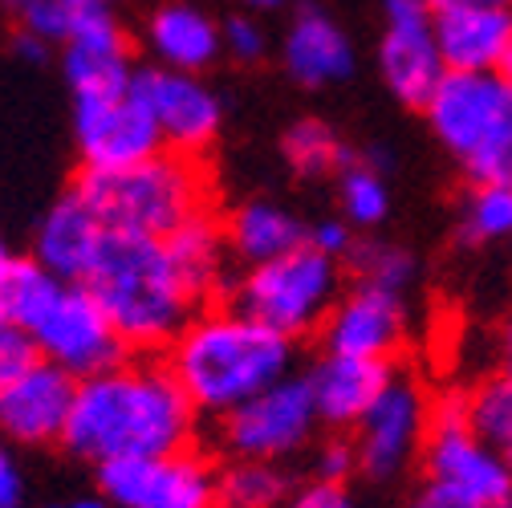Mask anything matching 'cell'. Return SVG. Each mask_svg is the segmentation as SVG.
Wrapping results in <instances>:
<instances>
[{
  "mask_svg": "<svg viewBox=\"0 0 512 508\" xmlns=\"http://www.w3.org/2000/svg\"><path fill=\"white\" fill-rule=\"evenodd\" d=\"M350 261H354V273L366 281V285H382L391 293H403L415 277V257L395 244H382V240H366V244H354L350 248Z\"/></svg>",
  "mask_w": 512,
  "mask_h": 508,
  "instance_id": "obj_29",
  "label": "cell"
},
{
  "mask_svg": "<svg viewBox=\"0 0 512 508\" xmlns=\"http://www.w3.org/2000/svg\"><path fill=\"white\" fill-rule=\"evenodd\" d=\"M423 464L431 484L452 488L480 508H508L512 500V468L472 431L468 395H439L427 415Z\"/></svg>",
  "mask_w": 512,
  "mask_h": 508,
  "instance_id": "obj_7",
  "label": "cell"
},
{
  "mask_svg": "<svg viewBox=\"0 0 512 508\" xmlns=\"http://www.w3.org/2000/svg\"><path fill=\"white\" fill-rule=\"evenodd\" d=\"M354 468H358V452L350 448L346 439H330L326 448L317 452V476L330 480V484H342Z\"/></svg>",
  "mask_w": 512,
  "mask_h": 508,
  "instance_id": "obj_34",
  "label": "cell"
},
{
  "mask_svg": "<svg viewBox=\"0 0 512 508\" xmlns=\"http://www.w3.org/2000/svg\"><path fill=\"white\" fill-rule=\"evenodd\" d=\"M74 135L86 171H122L159 155L163 135L135 90L106 98H74Z\"/></svg>",
  "mask_w": 512,
  "mask_h": 508,
  "instance_id": "obj_11",
  "label": "cell"
},
{
  "mask_svg": "<svg viewBox=\"0 0 512 508\" xmlns=\"http://www.w3.org/2000/svg\"><path fill=\"white\" fill-rule=\"evenodd\" d=\"M33 362H37V346H33V338H29L25 330L9 326V322L0 326V387L13 383L17 374H25Z\"/></svg>",
  "mask_w": 512,
  "mask_h": 508,
  "instance_id": "obj_31",
  "label": "cell"
},
{
  "mask_svg": "<svg viewBox=\"0 0 512 508\" xmlns=\"http://www.w3.org/2000/svg\"><path fill=\"white\" fill-rule=\"evenodd\" d=\"M216 273L220 228L200 216L163 240L106 232L86 289L110 317L122 346L155 350L183 334L196 317V301L212 293Z\"/></svg>",
  "mask_w": 512,
  "mask_h": 508,
  "instance_id": "obj_1",
  "label": "cell"
},
{
  "mask_svg": "<svg viewBox=\"0 0 512 508\" xmlns=\"http://www.w3.org/2000/svg\"><path fill=\"white\" fill-rule=\"evenodd\" d=\"M196 407L167 366H110L74 391L66 448L90 464L183 452Z\"/></svg>",
  "mask_w": 512,
  "mask_h": 508,
  "instance_id": "obj_2",
  "label": "cell"
},
{
  "mask_svg": "<svg viewBox=\"0 0 512 508\" xmlns=\"http://www.w3.org/2000/svg\"><path fill=\"white\" fill-rule=\"evenodd\" d=\"M285 500V476L273 464L236 460L220 476V504L224 508H277Z\"/></svg>",
  "mask_w": 512,
  "mask_h": 508,
  "instance_id": "obj_27",
  "label": "cell"
},
{
  "mask_svg": "<svg viewBox=\"0 0 512 508\" xmlns=\"http://www.w3.org/2000/svg\"><path fill=\"white\" fill-rule=\"evenodd\" d=\"M508 508H512V500H508Z\"/></svg>",
  "mask_w": 512,
  "mask_h": 508,
  "instance_id": "obj_46",
  "label": "cell"
},
{
  "mask_svg": "<svg viewBox=\"0 0 512 508\" xmlns=\"http://www.w3.org/2000/svg\"><path fill=\"white\" fill-rule=\"evenodd\" d=\"M427 415L431 403L427 395L411 383V378H391V387L378 395V403L362 415L358 423V468L370 480H395L407 460L423 448L427 439Z\"/></svg>",
  "mask_w": 512,
  "mask_h": 508,
  "instance_id": "obj_12",
  "label": "cell"
},
{
  "mask_svg": "<svg viewBox=\"0 0 512 508\" xmlns=\"http://www.w3.org/2000/svg\"><path fill=\"white\" fill-rule=\"evenodd\" d=\"M317 423V403L309 378H281L269 391L252 395L232 415H224V443L236 460L273 464L305 448V439Z\"/></svg>",
  "mask_w": 512,
  "mask_h": 508,
  "instance_id": "obj_10",
  "label": "cell"
},
{
  "mask_svg": "<svg viewBox=\"0 0 512 508\" xmlns=\"http://www.w3.org/2000/svg\"><path fill=\"white\" fill-rule=\"evenodd\" d=\"M57 508H102V500H90V496H78L70 504H57Z\"/></svg>",
  "mask_w": 512,
  "mask_h": 508,
  "instance_id": "obj_41",
  "label": "cell"
},
{
  "mask_svg": "<svg viewBox=\"0 0 512 508\" xmlns=\"http://www.w3.org/2000/svg\"><path fill=\"white\" fill-rule=\"evenodd\" d=\"M378 66L399 102L427 106L439 78L447 74L439 45H435V25H431L427 0H391L387 5V29H382Z\"/></svg>",
  "mask_w": 512,
  "mask_h": 508,
  "instance_id": "obj_14",
  "label": "cell"
},
{
  "mask_svg": "<svg viewBox=\"0 0 512 508\" xmlns=\"http://www.w3.org/2000/svg\"><path fill=\"white\" fill-rule=\"evenodd\" d=\"M66 78L74 86V98H106L131 90V49H126V33L114 13H106V5L78 9V21L66 37Z\"/></svg>",
  "mask_w": 512,
  "mask_h": 508,
  "instance_id": "obj_16",
  "label": "cell"
},
{
  "mask_svg": "<svg viewBox=\"0 0 512 508\" xmlns=\"http://www.w3.org/2000/svg\"><path fill=\"white\" fill-rule=\"evenodd\" d=\"M106 500L118 508H216L220 476L196 452H163L139 460H114L98 468Z\"/></svg>",
  "mask_w": 512,
  "mask_h": 508,
  "instance_id": "obj_9",
  "label": "cell"
},
{
  "mask_svg": "<svg viewBox=\"0 0 512 508\" xmlns=\"http://www.w3.org/2000/svg\"><path fill=\"white\" fill-rule=\"evenodd\" d=\"M431 25L447 70L492 74L512 37V9H484V5L431 9Z\"/></svg>",
  "mask_w": 512,
  "mask_h": 508,
  "instance_id": "obj_18",
  "label": "cell"
},
{
  "mask_svg": "<svg viewBox=\"0 0 512 508\" xmlns=\"http://www.w3.org/2000/svg\"><path fill=\"white\" fill-rule=\"evenodd\" d=\"M25 334L45 354V362L61 366L66 374L90 378L122 362V338L86 285L61 281L53 297L37 309L33 322L25 326Z\"/></svg>",
  "mask_w": 512,
  "mask_h": 508,
  "instance_id": "obj_8",
  "label": "cell"
},
{
  "mask_svg": "<svg viewBox=\"0 0 512 508\" xmlns=\"http://www.w3.org/2000/svg\"><path fill=\"white\" fill-rule=\"evenodd\" d=\"M147 45L163 61V70L179 74H200L224 49L220 29L208 21V13L191 9V5H163L147 21Z\"/></svg>",
  "mask_w": 512,
  "mask_h": 508,
  "instance_id": "obj_22",
  "label": "cell"
},
{
  "mask_svg": "<svg viewBox=\"0 0 512 508\" xmlns=\"http://www.w3.org/2000/svg\"><path fill=\"white\" fill-rule=\"evenodd\" d=\"M5 5H13V9H21V5H29V0H5ZM70 5H102V0H70Z\"/></svg>",
  "mask_w": 512,
  "mask_h": 508,
  "instance_id": "obj_42",
  "label": "cell"
},
{
  "mask_svg": "<svg viewBox=\"0 0 512 508\" xmlns=\"http://www.w3.org/2000/svg\"><path fill=\"white\" fill-rule=\"evenodd\" d=\"M102 240H106V228L98 224L90 204L78 192H70L66 200H57L49 208V216L41 220L37 265L49 269L57 281H66V285H86L98 252H102Z\"/></svg>",
  "mask_w": 512,
  "mask_h": 508,
  "instance_id": "obj_19",
  "label": "cell"
},
{
  "mask_svg": "<svg viewBox=\"0 0 512 508\" xmlns=\"http://www.w3.org/2000/svg\"><path fill=\"white\" fill-rule=\"evenodd\" d=\"M285 508H358V500L346 492V484L313 480V484H305L301 492H293Z\"/></svg>",
  "mask_w": 512,
  "mask_h": 508,
  "instance_id": "obj_33",
  "label": "cell"
},
{
  "mask_svg": "<svg viewBox=\"0 0 512 508\" xmlns=\"http://www.w3.org/2000/svg\"><path fill=\"white\" fill-rule=\"evenodd\" d=\"M472 431L512 468V374H492L468 395Z\"/></svg>",
  "mask_w": 512,
  "mask_h": 508,
  "instance_id": "obj_24",
  "label": "cell"
},
{
  "mask_svg": "<svg viewBox=\"0 0 512 508\" xmlns=\"http://www.w3.org/2000/svg\"><path fill=\"white\" fill-rule=\"evenodd\" d=\"M0 326H5V313H0Z\"/></svg>",
  "mask_w": 512,
  "mask_h": 508,
  "instance_id": "obj_45",
  "label": "cell"
},
{
  "mask_svg": "<svg viewBox=\"0 0 512 508\" xmlns=\"http://www.w3.org/2000/svg\"><path fill=\"white\" fill-rule=\"evenodd\" d=\"M244 5H252V9H273V5H281V0H244Z\"/></svg>",
  "mask_w": 512,
  "mask_h": 508,
  "instance_id": "obj_43",
  "label": "cell"
},
{
  "mask_svg": "<svg viewBox=\"0 0 512 508\" xmlns=\"http://www.w3.org/2000/svg\"><path fill=\"white\" fill-rule=\"evenodd\" d=\"M411 508H480L476 500H468V496H460V492H452V488H439V484H427L419 496H415V504Z\"/></svg>",
  "mask_w": 512,
  "mask_h": 508,
  "instance_id": "obj_37",
  "label": "cell"
},
{
  "mask_svg": "<svg viewBox=\"0 0 512 508\" xmlns=\"http://www.w3.org/2000/svg\"><path fill=\"white\" fill-rule=\"evenodd\" d=\"M131 90L155 118L159 135L175 155H196L220 135V98L196 78V74H179V70H139Z\"/></svg>",
  "mask_w": 512,
  "mask_h": 508,
  "instance_id": "obj_13",
  "label": "cell"
},
{
  "mask_svg": "<svg viewBox=\"0 0 512 508\" xmlns=\"http://www.w3.org/2000/svg\"><path fill=\"white\" fill-rule=\"evenodd\" d=\"M338 289H342L338 261L305 240L285 257L248 269L244 281L236 285L232 309L293 342L317 326H326V317L338 305Z\"/></svg>",
  "mask_w": 512,
  "mask_h": 508,
  "instance_id": "obj_6",
  "label": "cell"
},
{
  "mask_svg": "<svg viewBox=\"0 0 512 508\" xmlns=\"http://www.w3.org/2000/svg\"><path fill=\"white\" fill-rule=\"evenodd\" d=\"M220 37H224V49H228L236 61H256V57L265 53V29L256 25L252 17H232Z\"/></svg>",
  "mask_w": 512,
  "mask_h": 508,
  "instance_id": "obj_32",
  "label": "cell"
},
{
  "mask_svg": "<svg viewBox=\"0 0 512 508\" xmlns=\"http://www.w3.org/2000/svg\"><path fill=\"white\" fill-rule=\"evenodd\" d=\"M309 244L317 248V252H326V257H342V252H350L354 248V240H350V228L342 224V220H322L313 232H309Z\"/></svg>",
  "mask_w": 512,
  "mask_h": 508,
  "instance_id": "obj_35",
  "label": "cell"
},
{
  "mask_svg": "<svg viewBox=\"0 0 512 508\" xmlns=\"http://www.w3.org/2000/svg\"><path fill=\"white\" fill-rule=\"evenodd\" d=\"M496 74L512 86V37H508V45H504V57H500V66H496Z\"/></svg>",
  "mask_w": 512,
  "mask_h": 508,
  "instance_id": "obj_40",
  "label": "cell"
},
{
  "mask_svg": "<svg viewBox=\"0 0 512 508\" xmlns=\"http://www.w3.org/2000/svg\"><path fill=\"white\" fill-rule=\"evenodd\" d=\"M391 362H370V358H342L330 354L326 362H317L309 374L317 419H326L334 427H358L362 415L378 403V395L391 387Z\"/></svg>",
  "mask_w": 512,
  "mask_h": 508,
  "instance_id": "obj_20",
  "label": "cell"
},
{
  "mask_svg": "<svg viewBox=\"0 0 512 508\" xmlns=\"http://www.w3.org/2000/svg\"><path fill=\"white\" fill-rule=\"evenodd\" d=\"M228 248L244 265H269L285 252L301 248L305 244V232L297 224V216H289L285 208L277 204H265V200H252V204H240L228 220V232H224Z\"/></svg>",
  "mask_w": 512,
  "mask_h": 508,
  "instance_id": "obj_23",
  "label": "cell"
},
{
  "mask_svg": "<svg viewBox=\"0 0 512 508\" xmlns=\"http://www.w3.org/2000/svg\"><path fill=\"white\" fill-rule=\"evenodd\" d=\"M74 391L78 387L66 370L37 358L25 374L0 387V435L17 443L61 439L74 411Z\"/></svg>",
  "mask_w": 512,
  "mask_h": 508,
  "instance_id": "obj_17",
  "label": "cell"
},
{
  "mask_svg": "<svg viewBox=\"0 0 512 508\" xmlns=\"http://www.w3.org/2000/svg\"><path fill=\"white\" fill-rule=\"evenodd\" d=\"M427 122L472 183L512 187V86L492 74L447 70L427 98Z\"/></svg>",
  "mask_w": 512,
  "mask_h": 508,
  "instance_id": "obj_5",
  "label": "cell"
},
{
  "mask_svg": "<svg viewBox=\"0 0 512 508\" xmlns=\"http://www.w3.org/2000/svg\"><path fill=\"white\" fill-rule=\"evenodd\" d=\"M338 196H342V208H346L350 224H362V228L382 224V220H387V212H391V192H387V183H382V175L374 167L358 163L354 155L342 167Z\"/></svg>",
  "mask_w": 512,
  "mask_h": 508,
  "instance_id": "obj_28",
  "label": "cell"
},
{
  "mask_svg": "<svg viewBox=\"0 0 512 508\" xmlns=\"http://www.w3.org/2000/svg\"><path fill=\"white\" fill-rule=\"evenodd\" d=\"M13 261H9V252H5V244H0V277H5V269H9Z\"/></svg>",
  "mask_w": 512,
  "mask_h": 508,
  "instance_id": "obj_44",
  "label": "cell"
},
{
  "mask_svg": "<svg viewBox=\"0 0 512 508\" xmlns=\"http://www.w3.org/2000/svg\"><path fill=\"white\" fill-rule=\"evenodd\" d=\"M21 468L13 460V452L0 443V508H17L21 504Z\"/></svg>",
  "mask_w": 512,
  "mask_h": 508,
  "instance_id": "obj_36",
  "label": "cell"
},
{
  "mask_svg": "<svg viewBox=\"0 0 512 508\" xmlns=\"http://www.w3.org/2000/svg\"><path fill=\"white\" fill-rule=\"evenodd\" d=\"M74 192L106 232L163 240L204 216L208 179L187 155H155L122 171H86Z\"/></svg>",
  "mask_w": 512,
  "mask_h": 508,
  "instance_id": "obj_4",
  "label": "cell"
},
{
  "mask_svg": "<svg viewBox=\"0 0 512 508\" xmlns=\"http://www.w3.org/2000/svg\"><path fill=\"white\" fill-rule=\"evenodd\" d=\"M285 66L301 86H334L354 70L350 37L326 9L305 5L285 37Z\"/></svg>",
  "mask_w": 512,
  "mask_h": 508,
  "instance_id": "obj_21",
  "label": "cell"
},
{
  "mask_svg": "<svg viewBox=\"0 0 512 508\" xmlns=\"http://www.w3.org/2000/svg\"><path fill=\"white\" fill-rule=\"evenodd\" d=\"M403 334H407L403 293L366 285V281L346 297H338L334 313L326 317V346L330 354H342V358L391 362V354L403 346Z\"/></svg>",
  "mask_w": 512,
  "mask_h": 508,
  "instance_id": "obj_15",
  "label": "cell"
},
{
  "mask_svg": "<svg viewBox=\"0 0 512 508\" xmlns=\"http://www.w3.org/2000/svg\"><path fill=\"white\" fill-rule=\"evenodd\" d=\"M17 13L25 25V37H33L41 45H57V41L66 45V37L78 21V5H70V0H29V5H21Z\"/></svg>",
  "mask_w": 512,
  "mask_h": 508,
  "instance_id": "obj_30",
  "label": "cell"
},
{
  "mask_svg": "<svg viewBox=\"0 0 512 508\" xmlns=\"http://www.w3.org/2000/svg\"><path fill=\"white\" fill-rule=\"evenodd\" d=\"M496 346H500V370H504V374H512V313L504 317V326H500V342H496Z\"/></svg>",
  "mask_w": 512,
  "mask_h": 508,
  "instance_id": "obj_38",
  "label": "cell"
},
{
  "mask_svg": "<svg viewBox=\"0 0 512 508\" xmlns=\"http://www.w3.org/2000/svg\"><path fill=\"white\" fill-rule=\"evenodd\" d=\"M285 159L301 175H326V171L350 163L342 139L330 131L326 122H317V118H301V122H293L285 131Z\"/></svg>",
  "mask_w": 512,
  "mask_h": 508,
  "instance_id": "obj_26",
  "label": "cell"
},
{
  "mask_svg": "<svg viewBox=\"0 0 512 508\" xmlns=\"http://www.w3.org/2000/svg\"><path fill=\"white\" fill-rule=\"evenodd\" d=\"M293 342L240 309L196 313L171 342L167 370L196 411L232 415L252 395L289 378Z\"/></svg>",
  "mask_w": 512,
  "mask_h": 508,
  "instance_id": "obj_3",
  "label": "cell"
},
{
  "mask_svg": "<svg viewBox=\"0 0 512 508\" xmlns=\"http://www.w3.org/2000/svg\"><path fill=\"white\" fill-rule=\"evenodd\" d=\"M431 9H452V5H484V9H512V0H427Z\"/></svg>",
  "mask_w": 512,
  "mask_h": 508,
  "instance_id": "obj_39",
  "label": "cell"
},
{
  "mask_svg": "<svg viewBox=\"0 0 512 508\" xmlns=\"http://www.w3.org/2000/svg\"><path fill=\"white\" fill-rule=\"evenodd\" d=\"M460 236L464 244H488L512 236V187L476 183L460 208Z\"/></svg>",
  "mask_w": 512,
  "mask_h": 508,
  "instance_id": "obj_25",
  "label": "cell"
}]
</instances>
